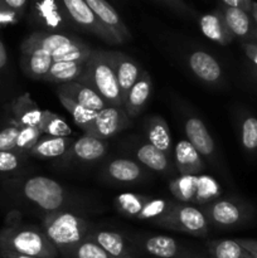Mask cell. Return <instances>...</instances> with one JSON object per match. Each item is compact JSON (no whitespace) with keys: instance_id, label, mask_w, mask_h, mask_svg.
Wrapping results in <instances>:
<instances>
[{"instance_id":"obj_1","label":"cell","mask_w":257,"mask_h":258,"mask_svg":"<svg viewBox=\"0 0 257 258\" xmlns=\"http://www.w3.org/2000/svg\"><path fill=\"white\" fill-rule=\"evenodd\" d=\"M77 82L92 88L108 106L123 107L122 96L113 67L112 53L93 50Z\"/></svg>"},{"instance_id":"obj_2","label":"cell","mask_w":257,"mask_h":258,"mask_svg":"<svg viewBox=\"0 0 257 258\" xmlns=\"http://www.w3.org/2000/svg\"><path fill=\"white\" fill-rule=\"evenodd\" d=\"M0 251L38 258H55L58 249L44 232L18 223L7 224L0 229Z\"/></svg>"},{"instance_id":"obj_3","label":"cell","mask_w":257,"mask_h":258,"mask_svg":"<svg viewBox=\"0 0 257 258\" xmlns=\"http://www.w3.org/2000/svg\"><path fill=\"white\" fill-rule=\"evenodd\" d=\"M88 226L85 219L67 212L52 213L43 222V232L59 251L70 252L85 241Z\"/></svg>"},{"instance_id":"obj_4","label":"cell","mask_w":257,"mask_h":258,"mask_svg":"<svg viewBox=\"0 0 257 258\" xmlns=\"http://www.w3.org/2000/svg\"><path fill=\"white\" fill-rule=\"evenodd\" d=\"M23 196L43 211H58L65 203V190L58 181L45 176H33L23 184Z\"/></svg>"},{"instance_id":"obj_5","label":"cell","mask_w":257,"mask_h":258,"mask_svg":"<svg viewBox=\"0 0 257 258\" xmlns=\"http://www.w3.org/2000/svg\"><path fill=\"white\" fill-rule=\"evenodd\" d=\"M66 13L73 19V22L87 32L93 33L105 42L117 44L118 40L115 35L100 22L95 13L91 10L86 0H65L63 2Z\"/></svg>"},{"instance_id":"obj_6","label":"cell","mask_w":257,"mask_h":258,"mask_svg":"<svg viewBox=\"0 0 257 258\" xmlns=\"http://www.w3.org/2000/svg\"><path fill=\"white\" fill-rule=\"evenodd\" d=\"M128 126V117L125 108L107 106L97 113L92 133L90 136L103 140L111 138Z\"/></svg>"},{"instance_id":"obj_7","label":"cell","mask_w":257,"mask_h":258,"mask_svg":"<svg viewBox=\"0 0 257 258\" xmlns=\"http://www.w3.org/2000/svg\"><path fill=\"white\" fill-rule=\"evenodd\" d=\"M168 226L191 234H204L207 232V218L199 209L190 206L175 207L169 214Z\"/></svg>"},{"instance_id":"obj_8","label":"cell","mask_w":257,"mask_h":258,"mask_svg":"<svg viewBox=\"0 0 257 258\" xmlns=\"http://www.w3.org/2000/svg\"><path fill=\"white\" fill-rule=\"evenodd\" d=\"M86 3L95 13L96 17L100 19V22L115 35L118 43H123L125 40L130 39V33L127 28L123 24L120 15L112 5L108 4L105 0H86Z\"/></svg>"},{"instance_id":"obj_9","label":"cell","mask_w":257,"mask_h":258,"mask_svg":"<svg viewBox=\"0 0 257 258\" xmlns=\"http://www.w3.org/2000/svg\"><path fill=\"white\" fill-rule=\"evenodd\" d=\"M10 112L13 116L12 123L14 125L19 127H25V126L39 127L43 110L38 107L29 93H23L22 96L15 98L10 105Z\"/></svg>"},{"instance_id":"obj_10","label":"cell","mask_w":257,"mask_h":258,"mask_svg":"<svg viewBox=\"0 0 257 258\" xmlns=\"http://www.w3.org/2000/svg\"><path fill=\"white\" fill-rule=\"evenodd\" d=\"M112 60L116 77H117L118 87H120L122 101L125 103L128 92L133 88V86L138 82L143 71L140 70V67H139L135 60L131 59L127 55L122 54V53H112Z\"/></svg>"},{"instance_id":"obj_11","label":"cell","mask_w":257,"mask_h":258,"mask_svg":"<svg viewBox=\"0 0 257 258\" xmlns=\"http://www.w3.org/2000/svg\"><path fill=\"white\" fill-rule=\"evenodd\" d=\"M58 93L75 101L76 103L83 106V107L96 111V112H100L108 106L97 92H95L88 86L77 82V81L60 85L58 88Z\"/></svg>"},{"instance_id":"obj_12","label":"cell","mask_w":257,"mask_h":258,"mask_svg":"<svg viewBox=\"0 0 257 258\" xmlns=\"http://www.w3.org/2000/svg\"><path fill=\"white\" fill-rule=\"evenodd\" d=\"M52 64V55L44 50L22 45V67L30 78L44 80Z\"/></svg>"},{"instance_id":"obj_13","label":"cell","mask_w":257,"mask_h":258,"mask_svg":"<svg viewBox=\"0 0 257 258\" xmlns=\"http://www.w3.org/2000/svg\"><path fill=\"white\" fill-rule=\"evenodd\" d=\"M208 217L214 224L221 227H233L241 223L246 217V211L232 201H214L208 209Z\"/></svg>"},{"instance_id":"obj_14","label":"cell","mask_w":257,"mask_h":258,"mask_svg":"<svg viewBox=\"0 0 257 258\" xmlns=\"http://www.w3.org/2000/svg\"><path fill=\"white\" fill-rule=\"evenodd\" d=\"M185 135L199 155L211 156L214 153V141L202 120L189 117L185 121Z\"/></svg>"},{"instance_id":"obj_15","label":"cell","mask_w":257,"mask_h":258,"mask_svg":"<svg viewBox=\"0 0 257 258\" xmlns=\"http://www.w3.org/2000/svg\"><path fill=\"white\" fill-rule=\"evenodd\" d=\"M189 67L191 72L204 82L216 83L222 76V68L219 63L209 53L197 50L189 57Z\"/></svg>"},{"instance_id":"obj_16","label":"cell","mask_w":257,"mask_h":258,"mask_svg":"<svg viewBox=\"0 0 257 258\" xmlns=\"http://www.w3.org/2000/svg\"><path fill=\"white\" fill-rule=\"evenodd\" d=\"M175 164L181 175H197L204 165L198 151L188 140H180L175 146Z\"/></svg>"},{"instance_id":"obj_17","label":"cell","mask_w":257,"mask_h":258,"mask_svg":"<svg viewBox=\"0 0 257 258\" xmlns=\"http://www.w3.org/2000/svg\"><path fill=\"white\" fill-rule=\"evenodd\" d=\"M199 25H201L202 33L208 39L219 44H228L234 38V35L229 32L228 27L226 25L221 10L203 15L199 19Z\"/></svg>"},{"instance_id":"obj_18","label":"cell","mask_w":257,"mask_h":258,"mask_svg":"<svg viewBox=\"0 0 257 258\" xmlns=\"http://www.w3.org/2000/svg\"><path fill=\"white\" fill-rule=\"evenodd\" d=\"M151 86L153 85H151L150 76L146 72L141 73L140 78L133 86L123 103V108L128 116H138L143 111L144 106L151 95Z\"/></svg>"},{"instance_id":"obj_19","label":"cell","mask_w":257,"mask_h":258,"mask_svg":"<svg viewBox=\"0 0 257 258\" xmlns=\"http://www.w3.org/2000/svg\"><path fill=\"white\" fill-rule=\"evenodd\" d=\"M75 40V38L68 37V35L59 34V33H33L32 35L27 38L22 45L24 47H32V48H39V49L44 50L45 53L52 55L55 50L59 48L65 47V45L70 44Z\"/></svg>"},{"instance_id":"obj_20","label":"cell","mask_w":257,"mask_h":258,"mask_svg":"<svg viewBox=\"0 0 257 258\" xmlns=\"http://www.w3.org/2000/svg\"><path fill=\"white\" fill-rule=\"evenodd\" d=\"M146 136L149 144L168 155L171 151V136L165 120L160 116H153L146 122Z\"/></svg>"},{"instance_id":"obj_21","label":"cell","mask_w":257,"mask_h":258,"mask_svg":"<svg viewBox=\"0 0 257 258\" xmlns=\"http://www.w3.org/2000/svg\"><path fill=\"white\" fill-rule=\"evenodd\" d=\"M86 63L77 62H53L49 72L43 81L57 83H71L80 80Z\"/></svg>"},{"instance_id":"obj_22","label":"cell","mask_w":257,"mask_h":258,"mask_svg":"<svg viewBox=\"0 0 257 258\" xmlns=\"http://www.w3.org/2000/svg\"><path fill=\"white\" fill-rule=\"evenodd\" d=\"M73 155L83 161H95L106 154V145L95 136L85 135L78 139L72 146Z\"/></svg>"},{"instance_id":"obj_23","label":"cell","mask_w":257,"mask_h":258,"mask_svg":"<svg viewBox=\"0 0 257 258\" xmlns=\"http://www.w3.org/2000/svg\"><path fill=\"white\" fill-rule=\"evenodd\" d=\"M58 98H59L63 107L71 113V116H72L76 125L80 126V127L85 131L86 135H91L93 125H95V120L96 117H97L98 112L78 105V103H76L75 101L70 100V98L60 95V93H58Z\"/></svg>"},{"instance_id":"obj_24","label":"cell","mask_w":257,"mask_h":258,"mask_svg":"<svg viewBox=\"0 0 257 258\" xmlns=\"http://www.w3.org/2000/svg\"><path fill=\"white\" fill-rule=\"evenodd\" d=\"M226 25L234 37H247L251 33V18L249 14L239 9L223 7L221 9Z\"/></svg>"},{"instance_id":"obj_25","label":"cell","mask_w":257,"mask_h":258,"mask_svg":"<svg viewBox=\"0 0 257 258\" xmlns=\"http://www.w3.org/2000/svg\"><path fill=\"white\" fill-rule=\"evenodd\" d=\"M92 239L113 258H131L122 236L116 232L100 231L95 233Z\"/></svg>"},{"instance_id":"obj_26","label":"cell","mask_w":257,"mask_h":258,"mask_svg":"<svg viewBox=\"0 0 257 258\" xmlns=\"http://www.w3.org/2000/svg\"><path fill=\"white\" fill-rule=\"evenodd\" d=\"M71 141L68 138H52L47 136L44 139H40L37 145L29 151L32 155L38 158H58L63 155L66 151L70 149Z\"/></svg>"},{"instance_id":"obj_27","label":"cell","mask_w":257,"mask_h":258,"mask_svg":"<svg viewBox=\"0 0 257 258\" xmlns=\"http://www.w3.org/2000/svg\"><path fill=\"white\" fill-rule=\"evenodd\" d=\"M34 17L48 29L55 30L63 24V17L60 14L59 7L53 0H44L34 5Z\"/></svg>"},{"instance_id":"obj_28","label":"cell","mask_w":257,"mask_h":258,"mask_svg":"<svg viewBox=\"0 0 257 258\" xmlns=\"http://www.w3.org/2000/svg\"><path fill=\"white\" fill-rule=\"evenodd\" d=\"M93 50L88 48L87 45L83 44L80 40L75 39L70 44L59 48L52 54L53 62H77L86 63L90 59Z\"/></svg>"},{"instance_id":"obj_29","label":"cell","mask_w":257,"mask_h":258,"mask_svg":"<svg viewBox=\"0 0 257 258\" xmlns=\"http://www.w3.org/2000/svg\"><path fill=\"white\" fill-rule=\"evenodd\" d=\"M141 168L139 164L130 159H116L107 166V174L110 178L117 181H135L141 176Z\"/></svg>"},{"instance_id":"obj_30","label":"cell","mask_w":257,"mask_h":258,"mask_svg":"<svg viewBox=\"0 0 257 258\" xmlns=\"http://www.w3.org/2000/svg\"><path fill=\"white\" fill-rule=\"evenodd\" d=\"M145 251L158 258H174L178 254L176 241L168 236H155L145 241Z\"/></svg>"},{"instance_id":"obj_31","label":"cell","mask_w":257,"mask_h":258,"mask_svg":"<svg viewBox=\"0 0 257 258\" xmlns=\"http://www.w3.org/2000/svg\"><path fill=\"white\" fill-rule=\"evenodd\" d=\"M39 128L42 133L52 138H68L72 134L70 125L66 122L65 118L48 110H43Z\"/></svg>"},{"instance_id":"obj_32","label":"cell","mask_w":257,"mask_h":258,"mask_svg":"<svg viewBox=\"0 0 257 258\" xmlns=\"http://www.w3.org/2000/svg\"><path fill=\"white\" fill-rule=\"evenodd\" d=\"M136 156L140 163L155 171H165L168 168V155L151 144H145V145L140 146L136 151Z\"/></svg>"},{"instance_id":"obj_33","label":"cell","mask_w":257,"mask_h":258,"mask_svg":"<svg viewBox=\"0 0 257 258\" xmlns=\"http://www.w3.org/2000/svg\"><path fill=\"white\" fill-rule=\"evenodd\" d=\"M197 176L198 175H180L179 178L174 179L169 184L171 194L178 199L179 202L194 203L197 189Z\"/></svg>"},{"instance_id":"obj_34","label":"cell","mask_w":257,"mask_h":258,"mask_svg":"<svg viewBox=\"0 0 257 258\" xmlns=\"http://www.w3.org/2000/svg\"><path fill=\"white\" fill-rule=\"evenodd\" d=\"M221 185L214 178L209 175L197 176V189L194 203L204 204L218 198L222 193Z\"/></svg>"},{"instance_id":"obj_35","label":"cell","mask_w":257,"mask_h":258,"mask_svg":"<svg viewBox=\"0 0 257 258\" xmlns=\"http://www.w3.org/2000/svg\"><path fill=\"white\" fill-rule=\"evenodd\" d=\"M214 258H252L251 254L236 239H221L211 244Z\"/></svg>"},{"instance_id":"obj_36","label":"cell","mask_w":257,"mask_h":258,"mask_svg":"<svg viewBox=\"0 0 257 258\" xmlns=\"http://www.w3.org/2000/svg\"><path fill=\"white\" fill-rule=\"evenodd\" d=\"M116 206L122 213L127 214L131 217H138L139 213L143 211L145 204L148 203L149 199L145 197L139 196L134 193H122L116 197Z\"/></svg>"},{"instance_id":"obj_37","label":"cell","mask_w":257,"mask_h":258,"mask_svg":"<svg viewBox=\"0 0 257 258\" xmlns=\"http://www.w3.org/2000/svg\"><path fill=\"white\" fill-rule=\"evenodd\" d=\"M73 258H113L93 239H85L70 251Z\"/></svg>"},{"instance_id":"obj_38","label":"cell","mask_w":257,"mask_h":258,"mask_svg":"<svg viewBox=\"0 0 257 258\" xmlns=\"http://www.w3.org/2000/svg\"><path fill=\"white\" fill-rule=\"evenodd\" d=\"M42 131L39 127H33V126H25V127L19 128V134H18L17 145H15V151L17 153H25V151H30L38 141L40 140V135Z\"/></svg>"},{"instance_id":"obj_39","label":"cell","mask_w":257,"mask_h":258,"mask_svg":"<svg viewBox=\"0 0 257 258\" xmlns=\"http://www.w3.org/2000/svg\"><path fill=\"white\" fill-rule=\"evenodd\" d=\"M241 141L247 151L257 150V118L248 116L243 120L241 130Z\"/></svg>"},{"instance_id":"obj_40","label":"cell","mask_w":257,"mask_h":258,"mask_svg":"<svg viewBox=\"0 0 257 258\" xmlns=\"http://www.w3.org/2000/svg\"><path fill=\"white\" fill-rule=\"evenodd\" d=\"M23 165V155L17 151H0V174H13Z\"/></svg>"},{"instance_id":"obj_41","label":"cell","mask_w":257,"mask_h":258,"mask_svg":"<svg viewBox=\"0 0 257 258\" xmlns=\"http://www.w3.org/2000/svg\"><path fill=\"white\" fill-rule=\"evenodd\" d=\"M168 203H166L164 199H153V201H149L145 204V207L143 208V211L139 213V216L136 218L139 219H154L159 218L160 216H163L164 213L168 209Z\"/></svg>"},{"instance_id":"obj_42","label":"cell","mask_w":257,"mask_h":258,"mask_svg":"<svg viewBox=\"0 0 257 258\" xmlns=\"http://www.w3.org/2000/svg\"><path fill=\"white\" fill-rule=\"evenodd\" d=\"M19 126L10 123L0 130V151H15Z\"/></svg>"},{"instance_id":"obj_43","label":"cell","mask_w":257,"mask_h":258,"mask_svg":"<svg viewBox=\"0 0 257 258\" xmlns=\"http://www.w3.org/2000/svg\"><path fill=\"white\" fill-rule=\"evenodd\" d=\"M19 19L20 15L17 14L15 12H13L10 8H8L7 5L3 3V0H0V28L15 24L17 22H19Z\"/></svg>"},{"instance_id":"obj_44","label":"cell","mask_w":257,"mask_h":258,"mask_svg":"<svg viewBox=\"0 0 257 258\" xmlns=\"http://www.w3.org/2000/svg\"><path fill=\"white\" fill-rule=\"evenodd\" d=\"M222 5L233 8V9H239L247 14L252 13V9H253V2H249V0H223Z\"/></svg>"},{"instance_id":"obj_45","label":"cell","mask_w":257,"mask_h":258,"mask_svg":"<svg viewBox=\"0 0 257 258\" xmlns=\"http://www.w3.org/2000/svg\"><path fill=\"white\" fill-rule=\"evenodd\" d=\"M3 3H4L8 8H10L13 12L19 14L20 17L23 15L25 7H27V2H25V0H3Z\"/></svg>"},{"instance_id":"obj_46","label":"cell","mask_w":257,"mask_h":258,"mask_svg":"<svg viewBox=\"0 0 257 258\" xmlns=\"http://www.w3.org/2000/svg\"><path fill=\"white\" fill-rule=\"evenodd\" d=\"M249 254L252 258H257V241L254 239H236Z\"/></svg>"},{"instance_id":"obj_47","label":"cell","mask_w":257,"mask_h":258,"mask_svg":"<svg viewBox=\"0 0 257 258\" xmlns=\"http://www.w3.org/2000/svg\"><path fill=\"white\" fill-rule=\"evenodd\" d=\"M243 48L247 57L257 66V44H253V43H246V44L243 45Z\"/></svg>"},{"instance_id":"obj_48","label":"cell","mask_w":257,"mask_h":258,"mask_svg":"<svg viewBox=\"0 0 257 258\" xmlns=\"http://www.w3.org/2000/svg\"><path fill=\"white\" fill-rule=\"evenodd\" d=\"M8 64V52L5 48L4 43H3L2 38H0V71L4 70Z\"/></svg>"},{"instance_id":"obj_49","label":"cell","mask_w":257,"mask_h":258,"mask_svg":"<svg viewBox=\"0 0 257 258\" xmlns=\"http://www.w3.org/2000/svg\"><path fill=\"white\" fill-rule=\"evenodd\" d=\"M0 258H38V257L24 256V254L13 253V252H9V251H0Z\"/></svg>"},{"instance_id":"obj_50","label":"cell","mask_w":257,"mask_h":258,"mask_svg":"<svg viewBox=\"0 0 257 258\" xmlns=\"http://www.w3.org/2000/svg\"><path fill=\"white\" fill-rule=\"evenodd\" d=\"M252 17H253L254 22H256L257 24V3H253V9H252Z\"/></svg>"}]
</instances>
